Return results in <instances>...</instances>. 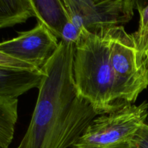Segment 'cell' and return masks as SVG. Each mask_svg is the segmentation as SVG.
<instances>
[{"instance_id":"12","label":"cell","mask_w":148,"mask_h":148,"mask_svg":"<svg viewBox=\"0 0 148 148\" xmlns=\"http://www.w3.org/2000/svg\"><path fill=\"white\" fill-rule=\"evenodd\" d=\"M81 29L77 27L71 20L65 24L61 33V40L66 43L76 44L80 37Z\"/></svg>"},{"instance_id":"14","label":"cell","mask_w":148,"mask_h":148,"mask_svg":"<svg viewBox=\"0 0 148 148\" xmlns=\"http://www.w3.org/2000/svg\"><path fill=\"white\" fill-rule=\"evenodd\" d=\"M130 144L134 148H148V124H144L135 133Z\"/></svg>"},{"instance_id":"1","label":"cell","mask_w":148,"mask_h":148,"mask_svg":"<svg viewBox=\"0 0 148 148\" xmlns=\"http://www.w3.org/2000/svg\"><path fill=\"white\" fill-rule=\"evenodd\" d=\"M75 45L59 41L46 64L28 129L17 148L74 147L98 116L78 94L73 77Z\"/></svg>"},{"instance_id":"2","label":"cell","mask_w":148,"mask_h":148,"mask_svg":"<svg viewBox=\"0 0 148 148\" xmlns=\"http://www.w3.org/2000/svg\"><path fill=\"white\" fill-rule=\"evenodd\" d=\"M109 29L90 33L82 27L75 47L73 77L76 89L98 115L121 108L114 92Z\"/></svg>"},{"instance_id":"13","label":"cell","mask_w":148,"mask_h":148,"mask_svg":"<svg viewBox=\"0 0 148 148\" xmlns=\"http://www.w3.org/2000/svg\"><path fill=\"white\" fill-rule=\"evenodd\" d=\"M0 66L16 68V69H28V70L32 71H39L32 65L22 62V61L17 60L1 51H0Z\"/></svg>"},{"instance_id":"6","label":"cell","mask_w":148,"mask_h":148,"mask_svg":"<svg viewBox=\"0 0 148 148\" xmlns=\"http://www.w3.org/2000/svg\"><path fill=\"white\" fill-rule=\"evenodd\" d=\"M57 38L42 22L30 30L0 43V51L41 71L59 49Z\"/></svg>"},{"instance_id":"9","label":"cell","mask_w":148,"mask_h":148,"mask_svg":"<svg viewBox=\"0 0 148 148\" xmlns=\"http://www.w3.org/2000/svg\"><path fill=\"white\" fill-rule=\"evenodd\" d=\"M35 17L31 0H0V29L24 23Z\"/></svg>"},{"instance_id":"3","label":"cell","mask_w":148,"mask_h":148,"mask_svg":"<svg viewBox=\"0 0 148 148\" xmlns=\"http://www.w3.org/2000/svg\"><path fill=\"white\" fill-rule=\"evenodd\" d=\"M110 60L114 92L121 107L134 104L148 86V66L139 56L131 34L123 26L109 29Z\"/></svg>"},{"instance_id":"15","label":"cell","mask_w":148,"mask_h":148,"mask_svg":"<svg viewBox=\"0 0 148 148\" xmlns=\"http://www.w3.org/2000/svg\"><path fill=\"white\" fill-rule=\"evenodd\" d=\"M75 148H94V147H76ZM104 148H134L130 144V142H127V143H121V144L111 146V147H104Z\"/></svg>"},{"instance_id":"8","label":"cell","mask_w":148,"mask_h":148,"mask_svg":"<svg viewBox=\"0 0 148 148\" xmlns=\"http://www.w3.org/2000/svg\"><path fill=\"white\" fill-rule=\"evenodd\" d=\"M38 21H40L56 38H61L62 29L69 21L62 0H31Z\"/></svg>"},{"instance_id":"11","label":"cell","mask_w":148,"mask_h":148,"mask_svg":"<svg viewBox=\"0 0 148 148\" xmlns=\"http://www.w3.org/2000/svg\"><path fill=\"white\" fill-rule=\"evenodd\" d=\"M136 8L140 12V24L137 31L131 36L140 59L146 61L145 55L148 50V4L143 7L137 1Z\"/></svg>"},{"instance_id":"7","label":"cell","mask_w":148,"mask_h":148,"mask_svg":"<svg viewBox=\"0 0 148 148\" xmlns=\"http://www.w3.org/2000/svg\"><path fill=\"white\" fill-rule=\"evenodd\" d=\"M43 78L41 71L0 66V99H17L33 88H38Z\"/></svg>"},{"instance_id":"10","label":"cell","mask_w":148,"mask_h":148,"mask_svg":"<svg viewBox=\"0 0 148 148\" xmlns=\"http://www.w3.org/2000/svg\"><path fill=\"white\" fill-rule=\"evenodd\" d=\"M17 99H0V145L9 147L17 121Z\"/></svg>"},{"instance_id":"16","label":"cell","mask_w":148,"mask_h":148,"mask_svg":"<svg viewBox=\"0 0 148 148\" xmlns=\"http://www.w3.org/2000/svg\"><path fill=\"white\" fill-rule=\"evenodd\" d=\"M145 59H146V62H147V66H148V50H147V53H146Z\"/></svg>"},{"instance_id":"4","label":"cell","mask_w":148,"mask_h":148,"mask_svg":"<svg viewBox=\"0 0 148 148\" xmlns=\"http://www.w3.org/2000/svg\"><path fill=\"white\" fill-rule=\"evenodd\" d=\"M148 116V103L127 105L95 119L74 145L104 148L127 143L144 124Z\"/></svg>"},{"instance_id":"5","label":"cell","mask_w":148,"mask_h":148,"mask_svg":"<svg viewBox=\"0 0 148 148\" xmlns=\"http://www.w3.org/2000/svg\"><path fill=\"white\" fill-rule=\"evenodd\" d=\"M69 20L90 33L127 24L134 16L136 0H62Z\"/></svg>"},{"instance_id":"17","label":"cell","mask_w":148,"mask_h":148,"mask_svg":"<svg viewBox=\"0 0 148 148\" xmlns=\"http://www.w3.org/2000/svg\"><path fill=\"white\" fill-rule=\"evenodd\" d=\"M0 148H9V147H4V146L0 145Z\"/></svg>"}]
</instances>
